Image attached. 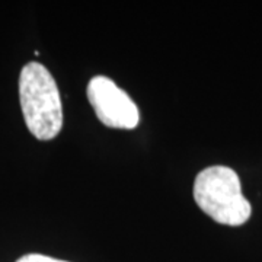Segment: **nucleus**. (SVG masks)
I'll list each match as a JSON object with an SVG mask.
<instances>
[{
	"mask_svg": "<svg viewBox=\"0 0 262 262\" xmlns=\"http://www.w3.org/2000/svg\"><path fill=\"white\" fill-rule=\"evenodd\" d=\"M19 99L27 127L38 140H51L63 127V106L47 67L31 61L19 76Z\"/></svg>",
	"mask_w": 262,
	"mask_h": 262,
	"instance_id": "1",
	"label": "nucleus"
},
{
	"mask_svg": "<svg viewBox=\"0 0 262 262\" xmlns=\"http://www.w3.org/2000/svg\"><path fill=\"white\" fill-rule=\"evenodd\" d=\"M194 200L207 215L226 226L245 225L252 213L241 179L227 166H210L196 175Z\"/></svg>",
	"mask_w": 262,
	"mask_h": 262,
	"instance_id": "2",
	"label": "nucleus"
},
{
	"mask_svg": "<svg viewBox=\"0 0 262 262\" xmlns=\"http://www.w3.org/2000/svg\"><path fill=\"white\" fill-rule=\"evenodd\" d=\"M88 99L98 120L111 128L133 130L139 125L137 105L106 76H95L88 84Z\"/></svg>",
	"mask_w": 262,
	"mask_h": 262,
	"instance_id": "3",
	"label": "nucleus"
},
{
	"mask_svg": "<svg viewBox=\"0 0 262 262\" xmlns=\"http://www.w3.org/2000/svg\"><path fill=\"white\" fill-rule=\"evenodd\" d=\"M16 262H67L61 261V259H56L51 256H46V255H39V253H29L22 258H19Z\"/></svg>",
	"mask_w": 262,
	"mask_h": 262,
	"instance_id": "4",
	"label": "nucleus"
}]
</instances>
